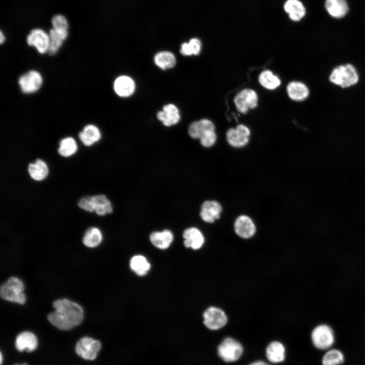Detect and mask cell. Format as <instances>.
Segmentation results:
<instances>
[{
	"label": "cell",
	"mask_w": 365,
	"mask_h": 365,
	"mask_svg": "<svg viewBox=\"0 0 365 365\" xmlns=\"http://www.w3.org/2000/svg\"><path fill=\"white\" fill-rule=\"evenodd\" d=\"M54 310L47 316L49 322L57 328L68 331L79 325L84 318V310L77 303L66 298L53 303Z\"/></svg>",
	"instance_id": "6da1fadb"
},
{
	"label": "cell",
	"mask_w": 365,
	"mask_h": 365,
	"mask_svg": "<svg viewBox=\"0 0 365 365\" xmlns=\"http://www.w3.org/2000/svg\"><path fill=\"white\" fill-rule=\"evenodd\" d=\"M24 290L23 282L18 277L13 276L1 286L0 296L5 300L22 305L26 302Z\"/></svg>",
	"instance_id": "7a4b0ae2"
},
{
	"label": "cell",
	"mask_w": 365,
	"mask_h": 365,
	"mask_svg": "<svg viewBox=\"0 0 365 365\" xmlns=\"http://www.w3.org/2000/svg\"><path fill=\"white\" fill-rule=\"evenodd\" d=\"M329 79L332 83L342 88H347L357 83L358 76L356 69L352 65L346 64L335 68L332 71Z\"/></svg>",
	"instance_id": "3957f363"
},
{
	"label": "cell",
	"mask_w": 365,
	"mask_h": 365,
	"mask_svg": "<svg viewBox=\"0 0 365 365\" xmlns=\"http://www.w3.org/2000/svg\"><path fill=\"white\" fill-rule=\"evenodd\" d=\"M311 338L314 347L321 351L332 348L336 340L333 328L325 324L315 326L311 332Z\"/></svg>",
	"instance_id": "277c9868"
},
{
	"label": "cell",
	"mask_w": 365,
	"mask_h": 365,
	"mask_svg": "<svg viewBox=\"0 0 365 365\" xmlns=\"http://www.w3.org/2000/svg\"><path fill=\"white\" fill-rule=\"evenodd\" d=\"M219 356L226 362L237 360L243 352V347L237 341L227 338L220 344L217 348Z\"/></svg>",
	"instance_id": "5b68a950"
},
{
	"label": "cell",
	"mask_w": 365,
	"mask_h": 365,
	"mask_svg": "<svg viewBox=\"0 0 365 365\" xmlns=\"http://www.w3.org/2000/svg\"><path fill=\"white\" fill-rule=\"evenodd\" d=\"M203 317L205 326L213 331L223 327L228 321L227 316L224 311L215 306L207 308L203 312Z\"/></svg>",
	"instance_id": "8992f818"
},
{
	"label": "cell",
	"mask_w": 365,
	"mask_h": 365,
	"mask_svg": "<svg viewBox=\"0 0 365 365\" xmlns=\"http://www.w3.org/2000/svg\"><path fill=\"white\" fill-rule=\"evenodd\" d=\"M101 343L97 340L88 337L81 338L77 343V354L86 360H93L97 357L101 349Z\"/></svg>",
	"instance_id": "52a82bcc"
},
{
	"label": "cell",
	"mask_w": 365,
	"mask_h": 365,
	"mask_svg": "<svg viewBox=\"0 0 365 365\" xmlns=\"http://www.w3.org/2000/svg\"><path fill=\"white\" fill-rule=\"evenodd\" d=\"M43 83L41 74L36 70H30L20 76L18 84L24 93H32L38 91Z\"/></svg>",
	"instance_id": "ba28073f"
},
{
	"label": "cell",
	"mask_w": 365,
	"mask_h": 365,
	"mask_svg": "<svg viewBox=\"0 0 365 365\" xmlns=\"http://www.w3.org/2000/svg\"><path fill=\"white\" fill-rule=\"evenodd\" d=\"M237 110L241 113H246L249 109L255 108L258 105L257 93L252 89H245L239 92L234 98Z\"/></svg>",
	"instance_id": "9c48e42d"
},
{
	"label": "cell",
	"mask_w": 365,
	"mask_h": 365,
	"mask_svg": "<svg viewBox=\"0 0 365 365\" xmlns=\"http://www.w3.org/2000/svg\"><path fill=\"white\" fill-rule=\"evenodd\" d=\"M28 45L34 47L41 54L48 52L49 35L43 29L35 28L31 30L26 38Z\"/></svg>",
	"instance_id": "30bf717a"
},
{
	"label": "cell",
	"mask_w": 365,
	"mask_h": 365,
	"mask_svg": "<svg viewBox=\"0 0 365 365\" xmlns=\"http://www.w3.org/2000/svg\"><path fill=\"white\" fill-rule=\"evenodd\" d=\"M222 212L220 203L215 200H206L202 204L200 216L204 222L213 223L220 218Z\"/></svg>",
	"instance_id": "8fae6325"
},
{
	"label": "cell",
	"mask_w": 365,
	"mask_h": 365,
	"mask_svg": "<svg viewBox=\"0 0 365 365\" xmlns=\"http://www.w3.org/2000/svg\"><path fill=\"white\" fill-rule=\"evenodd\" d=\"M234 228L236 234L243 239L250 238L256 232L254 222L246 215H240L236 219Z\"/></svg>",
	"instance_id": "7c38bea8"
},
{
	"label": "cell",
	"mask_w": 365,
	"mask_h": 365,
	"mask_svg": "<svg viewBox=\"0 0 365 365\" xmlns=\"http://www.w3.org/2000/svg\"><path fill=\"white\" fill-rule=\"evenodd\" d=\"M182 237L184 246L193 250L199 249L205 242L203 234L198 228L195 227L185 229L182 233Z\"/></svg>",
	"instance_id": "4fadbf2b"
},
{
	"label": "cell",
	"mask_w": 365,
	"mask_h": 365,
	"mask_svg": "<svg viewBox=\"0 0 365 365\" xmlns=\"http://www.w3.org/2000/svg\"><path fill=\"white\" fill-rule=\"evenodd\" d=\"M38 344V341L36 336L28 331L20 333L17 336L15 344L16 348L20 352H32L36 349Z\"/></svg>",
	"instance_id": "5bb4252c"
},
{
	"label": "cell",
	"mask_w": 365,
	"mask_h": 365,
	"mask_svg": "<svg viewBox=\"0 0 365 365\" xmlns=\"http://www.w3.org/2000/svg\"><path fill=\"white\" fill-rule=\"evenodd\" d=\"M149 239L155 247L161 250H165L169 248L172 243L174 235L170 230L165 229L152 232L150 235Z\"/></svg>",
	"instance_id": "9a60e30c"
},
{
	"label": "cell",
	"mask_w": 365,
	"mask_h": 365,
	"mask_svg": "<svg viewBox=\"0 0 365 365\" xmlns=\"http://www.w3.org/2000/svg\"><path fill=\"white\" fill-rule=\"evenodd\" d=\"M157 118L166 126L176 124L180 120L179 111L173 104L165 105L157 114Z\"/></svg>",
	"instance_id": "2e32d148"
},
{
	"label": "cell",
	"mask_w": 365,
	"mask_h": 365,
	"mask_svg": "<svg viewBox=\"0 0 365 365\" xmlns=\"http://www.w3.org/2000/svg\"><path fill=\"white\" fill-rule=\"evenodd\" d=\"M90 197L93 212L99 216H104L112 213L113 206L110 200L103 194L93 195Z\"/></svg>",
	"instance_id": "e0dca14e"
},
{
	"label": "cell",
	"mask_w": 365,
	"mask_h": 365,
	"mask_svg": "<svg viewBox=\"0 0 365 365\" xmlns=\"http://www.w3.org/2000/svg\"><path fill=\"white\" fill-rule=\"evenodd\" d=\"M114 89L119 96L128 97L134 92L135 84L131 78L126 76H121L115 80L114 83Z\"/></svg>",
	"instance_id": "ac0fdd59"
},
{
	"label": "cell",
	"mask_w": 365,
	"mask_h": 365,
	"mask_svg": "<svg viewBox=\"0 0 365 365\" xmlns=\"http://www.w3.org/2000/svg\"><path fill=\"white\" fill-rule=\"evenodd\" d=\"M101 137L99 128L94 125H86L83 130L79 132V138L82 143L89 147L98 142Z\"/></svg>",
	"instance_id": "d6986e66"
},
{
	"label": "cell",
	"mask_w": 365,
	"mask_h": 365,
	"mask_svg": "<svg viewBox=\"0 0 365 365\" xmlns=\"http://www.w3.org/2000/svg\"><path fill=\"white\" fill-rule=\"evenodd\" d=\"M325 8L331 16L337 19L344 17L349 10L346 0H325Z\"/></svg>",
	"instance_id": "ffe728a7"
},
{
	"label": "cell",
	"mask_w": 365,
	"mask_h": 365,
	"mask_svg": "<svg viewBox=\"0 0 365 365\" xmlns=\"http://www.w3.org/2000/svg\"><path fill=\"white\" fill-rule=\"evenodd\" d=\"M214 130V125L210 120L203 119L191 124L188 128V134L192 138L199 139L206 132Z\"/></svg>",
	"instance_id": "44dd1931"
},
{
	"label": "cell",
	"mask_w": 365,
	"mask_h": 365,
	"mask_svg": "<svg viewBox=\"0 0 365 365\" xmlns=\"http://www.w3.org/2000/svg\"><path fill=\"white\" fill-rule=\"evenodd\" d=\"M27 170L30 177L35 181H41L47 176L49 168L46 163L42 159H37L28 165Z\"/></svg>",
	"instance_id": "7402d4cb"
},
{
	"label": "cell",
	"mask_w": 365,
	"mask_h": 365,
	"mask_svg": "<svg viewBox=\"0 0 365 365\" xmlns=\"http://www.w3.org/2000/svg\"><path fill=\"white\" fill-rule=\"evenodd\" d=\"M129 266L131 270L139 276L147 275L151 268L148 260L141 254L133 256L130 260Z\"/></svg>",
	"instance_id": "603a6c76"
},
{
	"label": "cell",
	"mask_w": 365,
	"mask_h": 365,
	"mask_svg": "<svg viewBox=\"0 0 365 365\" xmlns=\"http://www.w3.org/2000/svg\"><path fill=\"white\" fill-rule=\"evenodd\" d=\"M287 92L288 96L295 101H303L309 95L308 87L304 83L293 81L289 83L287 86Z\"/></svg>",
	"instance_id": "cb8c5ba5"
},
{
	"label": "cell",
	"mask_w": 365,
	"mask_h": 365,
	"mask_svg": "<svg viewBox=\"0 0 365 365\" xmlns=\"http://www.w3.org/2000/svg\"><path fill=\"white\" fill-rule=\"evenodd\" d=\"M284 8L293 21L301 20L306 14L304 6L299 0H287L284 4Z\"/></svg>",
	"instance_id": "d4e9b609"
},
{
	"label": "cell",
	"mask_w": 365,
	"mask_h": 365,
	"mask_svg": "<svg viewBox=\"0 0 365 365\" xmlns=\"http://www.w3.org/2000/svg\"><path fill=\"white\" fill-rule=\"evenodd\" d=\"M345 361L344 353L340 349L333 347L325 351L322 356V365H341Z\"/></svg>",
	"instance_id": "484cf974"
},
{
	"label": "cell",
	"mask_w": 365,
	"mask_h": 365,
	"mask_svg": "<svg viewBox=\"0 0 365 365\" xmlns=\"http://www.w3.org/2000/svg\"><path fill=\"white\" fill-rule=\"evenodd\" d=\"M266 356L272 362H282L285 358V349L283 345L276 341L271 342L266 349Z\"/></svg>",
	"instance_id": "4316f807"
},
{
	"label": "cell",
	"mask_w": 365,
	"mask_h": 365,
	"mask_svg": "<svg viewBox=\"0 0 365 365\" xmlns=\"http://www.w3.org/2000/svg\"><path fill=\"white\" fill-rule=\"evenodd\" d=\"M102 240V234L100 229L95 227L89 228L83 237V244L88 247L98 246Z\"/></svg>",
	"instance_id": "83f0119b"
},
{
	"label": "cell",
	"mask_w": 365,
	"mask_h": 365,
	"mask_svg": "<svg viewBox=\"0 0 365 365\" xmlns=\"http://www.w3.org/2000/svg\"><path fill=\"white\" fill-rule=\"evenodd\" d=\"M78 150V145L75 139L71 137L62 138L59 142L58 154L63 157H69L75 154Z\"/></svg>",
	"instance_id": "f1b7e54d"
},
{
	"label": "cell",
	"mask_w": 365,
	"mask_h": 365,
	"mask_svg": "<svg viewBox=\"0 0 365 365\" xmlns=\"http://www.w3.org/2000/svg\"><path fill=\"white\" fill-rule=\"evenodd\" d=\"M154 62L160 68L166 69L174 66L176 59L171 52L162 51L156 54L154 57Z\"/></svg>",
	"instance_id": "f546056e"
},
{
	"label": "cell",
	"mask_w": 365,
	"mask_h": 365,
	"mask_svg": "<svg viewBox=\"0 0 365 365\" xmlns=\"http://www.w3.org/2000/svg\"><path fill=\"white\" fill-rule=\"evenodd\" d=\"M52 28L65 41L68 35L69 24L66 17L61 14L54 16L51 20Z\"/></svg>",
	"instance_id": "4dcf8cb0"
},
{
	"label": "cell",
	"mask_w": 365,
	"mask_h": 365,
	"mask_svg": "<svg viewBox=\"0 0 365 365\" xmlns=\"http://www.w3.org/2000/svg\"><path fill=\"white\" fill-rule=\"evenodd\" d=\"M259 81L263 87L269 90L277 88L281 83L280 79L269 70H265L261 73Z\"/></svg>",
	"instance_id": "1f68e13d"
},
{
	"label": "cell",
	"mask_w": 365,
	"mask_h": 365,
	"mask_svg": "<svg viewBox=\"0 0 365 365\" xmlns=\"http://www.w3.org/2000/svg\"><path fill=\"white\" fill-rule=\"evenodd\" d=\"M226 137L229 144L237 148L246 145L248 142L249 138L243 136L236 128L229 129L227 132Z\"/></svg>",
	"instance_id": "d6a6232c"
},
{
	"label": "cell",
	"mask_w": 365,
	"mask_h": 365,
	"mask_svg": "<svg viewBox=\"0 0 365 365\" xmlns=\"http://www.w3.org/2000/svg\"><path fill=\"white\" fill-rule=\"evenodd\" d=\"M201 49L200 41L197 38H192L188 43H184L181 44L180 52L185 56L197 55L199 54Z\"/></svg>",
	"instance_id": "836d02e7"
},
{
	"label": "cell",
	"mask_w": 365,
	"mask_h": 365,
	"mask_svg": "<svg viewBox=\"0 0 365 365\" xmlns=\"http://www.w3.org/2000/svg\"><path fill=\"white\" fill-rule=\"evenodd\" d=\"M49 35V47L48 53L50 55H53L58 52L64 40L53 28L50 30Z\"/></svg>",
	"instance_id": "e575fe53"
},
{
	"label": "cell",
	"mask_w": 365,
	"mask_h": 365,
	"mask_svg": "<svg viewBox=\"0 0 365 365\" xmlns=\"http://www.w3.org/2000/svg\"><path fill=\"white\" fill-rule=\"evenodd\" d=\"M216 134L214 130H210L204 133L199 138L202 146L210 148L213 146L216 140Z\"/></svg>",
	"instance_id": "d590c367"
},
{
	"label": "cell",
	"mask_w": 365,
	"mask_h": 365,
	"mask_svg": "<svg viewBox=\"0 0 365 365\" xmlns=\"http://www.w3.org/2000/svg\"><path fill=\"white\" fill-rule=\"evenodd\" d=\"M77 204L81 209L87 212H93L90 196H86L80 198Z\"/></svg>",
	"instance_id": "8d00e7d4"
},
{
	"label": "cell",
	"mask_w": 365,
	"mask_h": 365,
	"mask_svg": "<svg viewBox=\"0 0 365 365\" xmlns=\"http://www.w3.org/2000/svg\"><path fill=\"white\" fill-rule=\"evenodd\" d=\"M235 128L241 134L245 137L249 138L250 131L247 127L244 125L240 124L237 125Z\"/></svg>",
	"instance_id": "74e56055"
},
{
	"label": "cell",
	"mask_w": 365,
	"mask_h": 365,
	"mask_svg": "<svg viewBox=\"0 0 365 365\" xmlns=\"http://www.w3.org/2000/svg\"><path fill=\"white\" fill-rule=\"evenodd\" d=\"M249 365H270L266 362L263 361H258L256 362H254Z\"/></svg>",
	"instance_id": "f35d334b"
},
{
	"label": "cell",
	"mask_w": 365,
	"mask_h": 365,
	"mask_svg": "<svg viewBox=\"0 0 365 365\" xmlns=\"http://www.w3.org/2000/svg\"><path fill=\"white\" fill-rule=\"evenodd\" d=\"M5 41V36L2 31L0 32V43L3 44Z\"/></svg>",
	"instance_id": "ab89813d"
},
{
	"label": "cell",
	"mask_w": 365,
	"mask_h": 365,
	"mask_svg": "<svg viewBox=\"0 0 365 365\" xmlns=\"http://www.w3.org/2000/svg\"><path fill=\"white\" fill-rule=\"evenodd\" d=\"M1 363L2 364V361H3V356H2V353H1Z\"/></svg>",
	"instance_id": "60d3db41"
},
{
	"label": "cell",
	"mask_w": 365,
	"mask_h": 365,
	"mask_svg": "<svg viewBox=\"0 0 365 365\" xmlns=\"http://www.w3.org/2000/svg\"><path fill=\"white\" fill-rule=\"evenodd\" d=\"M14 365H27V364L25 363H21V364H14Z\"/></svg>",
	"instance_id": "b9f144b4"
}]
</instances>
